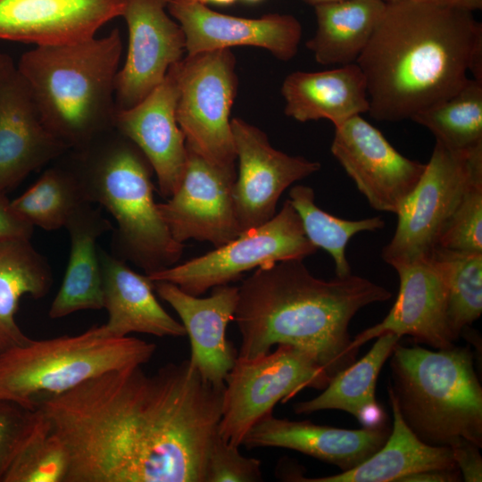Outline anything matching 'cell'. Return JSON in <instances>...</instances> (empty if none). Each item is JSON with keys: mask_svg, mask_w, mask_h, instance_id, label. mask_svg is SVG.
Instances as JSON below:
<instances>
[{"mask_svg": "<svg viewBox=\"0 0 482 482\" xmlns=\"http://www.w3.org/2000/svg\"><path fill=\"white\" fill-rule=\"evenodd\" d=\"M223 391L186 360L111 370L36 409L66 449L64 482H204Z\"/></svg>", "mask_w": 482, "mask_h": 482, "instance_id": "obj_1", "label": "cell"}, {"mask_svg": "<svg viewBox=\"0 0 482 482\" xmlns=\"http://www.w3.org/2000/svg\"><path fill=\"white\" fill-rule=\"evenodd\" d=\"M391 295L384 287L352 274L318 278L302 260L260 267L238 287L237 357L253 358L274 345H290L309 353L331 378L355 362L358 351L351 347L348 332L353 317Z\"/></svg>", "mask_w": 482, "mask_h": 482, "instance_id": "obj_2", "label": "cell"}, {"mask_svg": "<svg viewBox=\"0 0 482 482\" xmlns=\"http://www.w3.org/2000/svg\"><path fill=\"white\" fill-rule=\"evenodd\" d=\"M482 25L473 12L402 0L386 4L356 63L368 87L370 115L411 120L468 79Z\"/></svg>", "mask_w": 482, "mask_h": 482, "instance_id": "obj_3", "label": "cell"}, {"mask_svg": "<svg viewBox=\"0 0 482 482\" xmlns=\"http://www.w3.org/2000/svg\"><path fill=\"white\" fill-rule=\"evenodd\" d=\"M122 47L115 28L100 38L36 46L21 54L17 68L44 123L70 150L113 129Z\"/></svg>", "mask_w": 482, "mask_h": 482, "instance_id": "obj_4", "label": "cell"}, {"mask_svg": "<svg viewBox=\"0 0 482 482\" xmlns=\"http://www.w3.org/2000/svg\"><path fill=\"white\" fill-rule=\"evenodd\" d=\"M65 155L86 201L102 205L116 220L114 256L131 261L146 275L177 263L184 245L172 237L159 213L154 170L133 142L112 129Z\"/></svg>", "mask_w": 482, "mask_h": 482, "instance_id": "obj_5", "label": "cell"}, {"mask_svg": "<svg viewBox=\"0 0 482 482\" xmlns=\"http://www.w3.org/2000/svg\"><path fill=\"white\" fill-rule=\"evenodd\" d=\"M390 367L394 395L411 429L425 443L482 446V387L468 347L431 351L398 343Z\"/></svg>", "mask_w": 482, "mask_h": 482, "instance_id": "obj_6", "label": "cell"}, {"mask_svg": "<svg viewBox=\"0 0 482 482\" xmlns=\"http://www.w3.org/2000/svg\"><path fill=\"white\" fill-rule=\"evenodd\" d=\"M156 350L132 337H105L99 326L76 336L31 340L0 353V402L36 410L47 396L67 392L111 370L142 366Z\"/></svg>", "mask_w": 482, "mask_h": 482, "instance_id": "obj_7", "label": "cell"}, {"mask_svg": "<svg viewBox=\"0 0 482 482\" xmlns=\"http://www.w3.org/2000/svg\"><path fill=\"white\" fill-rule=\"evenodd\" d=\"M482 179V145L455 152L436 142L416 187L396 213L381 256L392 267L430 256L467 189Z\"/></svg>", "mask_w": 482, "mask_h": 482, "instance_id": "obj_8", "label": "cell"}, {"mask_svg": "<svg viewBox=\"0 0 482 482\" xmlns=\"http://www.w3.org/2000/svg\"><path fill=\"white\" fill-rule=\"evenodd\" d=\"M177 122L186 145L212 163L236 168L230 111L237 90L230 49L187 54L174 65Z\"/></svg>", "mask_w": 482, "mask_h": 482, "instance_id": "obj_9", "label": "cell"}, {"mask_svg": "<svg viewBox=\"0 0 482 482\" xmlns=\"http://www.w3.org/2000/svg\"><path fill=\"white\" fill-rule=\"evenodd\" d=\"M329 380L309 353L290 345H278L253 358L237 357L225 379L220 436L240 447L251 428L271 413L277 403L304 388L324 389Z\"/></svg>", "mask_w": 482, "mask_h": 482, "instance_id": "obj_10", "label": "cell"}, {"mask_svg": "<svg viewBox=\"0 0 482 482\" xmlns=\"http://www.w3.org/2000/svg\"><path fill=\"white\" fill-rule=\"evenodd\" d=\"M317 249L287 199L280 211L265 223L202 256L146 276L152 281H167L200 296L209 289L239 279L251 270L286 260L303 261Z\"/></svg>", "mask_w": 482, "mask_h": 482, "instance_id": "obj_11", "label": "cell"}, {"mask_svg": "<svg viewBox=\"0 0 482 482\" xmlns=\"http://www.w3.org/2000/svg\"><path fill=\"white\" fill-rule=\"evenodd\" d=\"M236 177V168L212 163L187 145L179 186L166 203L157 204L177 242L191 238L218 247L239 236L233 200Z\"/></svg>", "mask_w": 482, "mask_h": 482, "instance_id": "obj_12", "label": "cell"}, {"mask_svg": "<svg viewBox=\"0 0 482 482\" xmlns=\"http://www.w3.org/2000/svg\"><path fill=\"white\" fill-rule=\"evenodd\" d=\"M330 150L370 205L395 214L411 195L426 168V163L400 154L380 130L361 115L335 127Z\"/></svg>", "mask_w": 482, "mask_h": 482, "instance_id": "obj_13", "label": "cell"}, {"mask_svg": "<svg viewBox=\"0 0 482 482\" xmlns=\"http://www.w3.org/2000/svg\"><path fill=\"white\" fill-rule=\"evenodd\" d=\"M230 124L238 161L233 200L242 233L270 220L282 193L320 170V163L275 149L263 131L242 119Z\"/></svg>", "mask_w": 482, "mask_h": 482, "instance_id": "obj_14", "label": "cell"}, {"mask_svg": "<svg viewBox=\"0 0 482 482\" xmlns=\"http://www.w3.org/2000/svg\"><path fill=\"white\" fill-rule=\"evenodd\" d=\"M170 0H125L122 16L129 29L124 65L115 79L116 110L141 102L164 79L170 66L182 59L186 37L166 12Z\"/></svg>", "mask_w": 482, "mask_h": 482, "instance_id": "obj_15", "label": "cell"}, {"mask_svg": "<svg viewBox=\"0 0 482 482\" xmlns=\"http://www.w3.org/2000/svg\"><path fill=\"white\" fill-rule=\"evenodd\" d=\"M68 151L44 123L12 56L0 53V195Z\"/></svg>", "mask_w": 482, "mask_h": 482, "instance_id": "obj_16", "label": "cell"}, {"mask_svg": "<svg viewBox=\"0 0 482 482\" xmlns=\"http://www.w3.org/2000/svg\"><path fill=\"white\" fill-rule=\"evenodd\" d=\"M167 10L183 29L187 54L257 46L287 62L297 54L302 37L301 23L290 14L237 17L217 12L197 0H170Z\"/></svg>", "mask_w": 482, "mask_h": 482, "instance_id": "obj_17", "label": "cell"}, {"mask_svg": "<svg viewBox=\"0 0 482 482\" xmlns=\"http://www.w3.org/2000/svg\"><path fill=\"white\" fill-rule=\"evenodd\" d=\"M394 268L399 277V291L393 307L379 323L357 334L351 347L358 351L363 344L385 333L400 337L408 335L436 349L453 345L446 283L438 261L430 255Z\"/></svg>", "mask_w": 482, "mask_h": 482, "instance_id": "obj_18", "label": "cell"}, {"mask_svg": "<svg viewBox=\"0 0 482 482\" xmlns=\"http://www.w3.org/2000/svg\"><path fill=\"white\" fill-rule=\"evenodd\" d=\"M173 65L141 102L116 110L113 121V129L145 156L156 175L159 192L166 198L179 186L187 162L186 140L176 119L179 88Z\"/></svg>", "mask_w": 482, "mask_h": 482, "instance_id": "obj_19", "label": "cell"}, {"mask_svg": "<svg viewBox=\"0 0 482 482\" xmlns=\"http://www.w3.org/2000/svg\"><path fill=\"white\" fill-rule=\"evenodd\" d=\"M153 283L154 290L181 320L190 341V363L204 380L223 387L237 357V352L226 337V330L234 320L238 287L218 286L212 288L210 296L201 298L167 281Z\"/></svg>", "mask_w": 482, "mask_h": 482, "instance_id": "obj_20", "label": "cell"}, {"mask_svg": "<svg viewBox=\"0 0 482 482\" xmlns=\"http://www.w3.org/2000/svg\"><path fill=\"white\" fill-rule=\"evenodd\" d=\"M124 6L125 0H0V39L35 46L87 40Z\"/></svg>", "mask_w": 482, "mask_h": 482, "instance_id": "obj_21", "label": "cell"}, {"mask_svg": "<svg viewBox=\"0 0 482 482\" xmlns=\"http://www.w3.org/2000/svg\"><path fill=\"white\" fill-rule=\"evenodd\" d=\"M387 426L345 429L317 425L309 420L295 421L267 414L245 435L242 445L247 449L281 447L295 450L351 470L370 457L385 444Z\"/></svg>", "mask_w": 482, "mask_h": 482, "instance_id": "obj_22", "label": "cell"}, {"mask_svg": "<svg viewBox=\"0 0 482 482\" xmlns=\"http://www.w3.org/2000/svg\"><path fill=\"white\" fill-rule=\"evenodd\" d=\"M104 308L108 320L99 326L105 337L145 333L159 337L186 336L181 322L172 318L154 294V283L132 270L124 261L100 250Z\"/></svg>", "mask_w": 482, "mask_h": 482, "instance_id": "obj_23", "label": "cell"}, {"mask_svg": "<svg viewBox=\"0 0 482 482\" xmlns=\"http://www.w3.org/2000/svg\"><path fill=\"white\" fill-rule=\"evenodd\" d=\"M285 114L300 122L328 120L335 127L370 110L365 76L355 63L316 71H295L281 87Z\"/></svg>", "mask_w": 482, "mask_h": 482, "instance_id": "obj_24", "label": "cell"}, {"mask_svg": "<svg viewBox=\"0 0 482 482\" xmlns=\"http://www.w3.org/2000/svg\"><path fill=\"white\" fill-rule=\"evenodd\" d=\"M393 411V429L385 444L358 466L338 474L320 477H293L303 482H395L431 470L458 469L450 446L423 442L406 424L396 400L387 388Z\"/></svg>", "mask_w": 482, "mask_h": 482, "instance_id": "obj_25", "label": "cell"}, {"mask_svg": "<svg viewBox=\"0 0 482 482\" xmlns=\"http://www.w3.org/2000/svg\"><path fill=\"white\" fill-rule=\"evenodd\" d=\"M87 203L68 220L65 228L71 242L70 259L49 316L58 319L80 310L104 308L103 281L96 240L112 229L100 208Z\"/></svg>", "mask_w": 482, "mask_h": 482, "instance_id": "obj_26", "label": "cell"}, {"mask_svg": "<svg viewBox=\"0 0 482 482\" xmlns=\"http://www.w3.org/2000/svg\"><path fill=\"white\" fill-rule=\"evenodd\" d=\"M400 337L385 333L377 337L370 350L358 362L335 374L318 396L296 403L297 414H310L322 410H340L354 416L363 427L385 424V413L375 398L379 371L391 355Z\"/></svg>", "mask_w": 482, "mask_h": 482, "instance_id": "obj_27", "label": "cell"}, {"mask_svg": "<svg viewBox=\"0 0 482 482\" xmlns=\"http://www.w3.org/2000/svg\"><path fill=\"white\" fill-rule=\"evenodd\" d=\"M386 4L382 0H340L314 6L317 29L306 47L322 65L355 63Z\"/></svg>", "mask_w": 482, "mask_h": 482, "instance_id": "obj_28", "label": "cell"}, {"mask_svg": "<svg viewBox=\"0 0 482 482\" xmlns=\"http://www.w3.org/2000/svg\"><path fill=\"white\" fill-rule=\"evenodd\" d=\"M52 282L48 263L29 238L0 240V353L31 342L15 322L19 301L24 295L44 297Z\"/></svg>", "mask_w": 482, "mask_h": 482, "instance_id": "obj_29", "label": "cell"}, {"mask_svg": "<svg viewBox=\"0 0 482 482\" xmlns=\"http://www.w3.org/2000/svg\"><path fill=\"white\" fill-rule=\"evenodd\" d=\"M411 120L449 150L466 152L482 145V82L468 78L456 92Z\"/></svg>", "mask_w": 482, "mask_h": 482, "instance_id": "obj_30", "label": "cell"}, {"mask_svg": "<svg viewBox=\"0 0 482 482\" xmlns=\"http://www.w3.org/2000/svg\"><path fill=\"white\" fill-rule=\"evenodd\" d=\"M87 203L76 175L63 158L11 205L31 225L54 230L65 227L74 212Z\"/></svg>", "mask_w": 482, "mask_h": 482, "instance_id": "obj_31", "label": "cell"}, {"mask_svg": "<svg viewBox=\"0 0 482 482\" xmlns=\"http://www.w3.org/2000/svg\"><path fill=\"white\" fill-rule=\"evenodd\" d=\"M289 200L301 219L307 238L333 258L337 278L352 274L345 253L350 239L360 232L375 231L385 225L378 216L350 220L329 214L317 206L314 191L307 186H294L289 192Z\"/></svg>", "mask_w": 482, "mask_h": 482, "instance_id": "obj_32", "label": "cell"}, {"mask_svg": "<svg viewBox=\"0 0 482 482\" xmlns=\"http://www.w3.org/2000/svg\"><path fill=\"white\" fill-rule=\"evenodd\" d=\"M447 288V315L455 338L482 312V253H467L436 247Z\"/></svg>", "mask_w": 482, "mask_h": 482, "instance_id": "obj_33", "label": "cell"}, {"mask_svg": "<svg viewBox=\"0 0 482 482\" xmlns=\"http://www.w3.org/2000/svg\"><path fill=\"white\" fill-rule=\"evenodd\" d=\"M67 470L66 449L40 411L33 430L12 462L3 482H64Z\"/></svg>", "mask_w": 482, "mask_h": 482, "instance_id": "obj_34", "label": "cell"}, {"mask_svg": "<svg viewBox=\"0 0 482 482\" xmlns=\"http://www.w3.org/2000/svg\"><path fill=\"white\" fill-rule=\"evenodd\" d=\"M437 247L482 253V179L474 182L447 221Z\"/></svg>", "mask_w": 482, "mask_h": 482, "instance_id": "obj_35", "label": "cell"}, {"mask_svg": "<svg viewBox=\"0 0 482 482\" xmlns=\"http://www.w3.org/2000/svg\"><path fill=\"white\" fill-rule=\"evenodd\" d=\"M238 448L225 442L218 434L209 451L204 482L263 480L260 460L242 455Z\"/></svg>", "mask_w": 482, "mask_h": 482, "instance_id": "obj_36", "label": "cell"}, {"mask_svg": "<svg viewBox=\"0 0 482 482\" xmlns=\"http://www.w3.org/2000/svg\"><path fill=\"white\" fill-rule=\"evenodd\" d=\"M40 411L0 402V482L33 430Z\"/></svg>", "mask_w": 482, "mask_h": 482, "instance_id": "obj_37", "label": "cell"}, {"mask_svg": "<svg viewBox=\"0 0 482 482\" xmlns=\"http://www.w3.org/2000/svg\"><path fill=\"white\" fill-rule=\"evenodd\" d=\"M451 448L461 478L466 482L482 481V458L479 447L470 442L462 441Z\"/></svg>", "mask_w": 482, "mask_h": 482, "instance_id": "obj_38", "label": "cell"}, {"mask_svg": "<svg viewBox=\"0 0 482 482\" xmlns=\"http://www.w3.org/2000/svg\"><path fill=\"white\" fill-rule=\"evenodd\" d=\"M33 229V225L12 209L6 195H0V240L19 237L30 239Z\"/></svg>", "mask_w": 482, "mask_h": 482, "instance_id": "obj_39", "label": "cell"}, {"mask_svg": "<svg viewBox=\"0 0 482 482\" xmlns=\"http://www.w3.org/2000/svg\"><path fill=\"white\" fill-rule=\"evenodd\" d=\"M461 472L458 469L431 470L409 475L401 479V482H453L460 481Z\"/></svg>", "mask_w": 482, "mask_h": 482, "instance_id": "obj_40", "label": "cell"}, {"mask_svg": "<svg viewBox=\"0 0 482 482\" xmlns=\"http://www.w3.org/2000/svg\"><path fill=\"white\" fill-rule=\"evenodd\" d=\"M438 7L453 8L474 12L482 9V0H413Z\"/></svg>", "mask_w": 482, "mask_h": 482, "instance_id": "obj_41", "label": "cell"}, {"mask_svg": "<svg viewBox=\"0 0 482 482\" xmlns=\"http://www.w3.org/2000/svg\"><path fill=\"white\" fill-rule=\"evenodd\" d=\"M469 71L472 79L482 82V36L476 41L469 64Z\"/></svg>", "mask_w": 482, "mask_h": 482, "instance_id": "obj_42", "label": "cell"}, {"mask_svg": "<svg viewBox=\"0 0 482 482\" xmlns=\"http://www.w3.org/2000/svg\"><path fill=\"white\" fill-rule=\"evenodd\" d=\"M197 1L206 5L208 4H212L215 5L227 6V5L234 4L237 0H197Z\"/></svg>", "mask_w": 482, "mask_h": 482, "instance_id": "obj_43", "label": "cell"}, {"mask_svg": "<svg viewBox=\"0 0 482 482\" xmlns=\"http://www.w3.org/2000/svg\"><path fill=\"white\" fill-rule=\"evenodd\" d=\"M302 1L314 7L316 5L340 1V0H302Z\"/></svg>", "mask_w": 482, "mask_h": 482, "instance_id": "obj_44", "label": "cell"}, {"mask_svg": "<svg viewBox=\"0 0 482 482\" xmlns=\"http://www.w3.org/2000/svg\"><path fill=\"white\" fill-rule=\"evenodd\" d=\"M243 1L248 4H257V3L262 2V0H243Z\"/></svg>", "mask_w": 482, "mask_h": 482, "instance_id": "obj_45", "label": "cell"}, {"mask_svg": "<svg viewBox=\"0 0 482 482\" xmlns=\"http://www.w3.org/2000/svg\"><path fill=\"white\" fill-rule=\"evenodd\" d=\"M384 3L386 4H390V3H395V2H398V1H402V0H382Z\"/></svg>", "mask_w": 482, "mask_h": 482, "instance_id": "obj_46", "label": "cell"}]
</instances>
